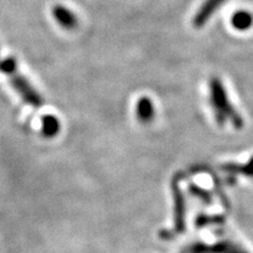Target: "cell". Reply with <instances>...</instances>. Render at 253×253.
Wrapping results in <instances>:
<instances>
[{"mask_svg":"<svg viewBox=\"0 0 253 253\" xmlns=\"http://www.w3.org/2000/svg\"><path fill=\"white\" fill-rule=\"evenodd\" d=\"M210 90V104L212 107L214 119L219 126L231 123L235 128L242 129L244 126V120L232 106L229 95L219 78H212L209 82Z\"/></svg>","mask_w":253,"mask_h":253,"instance_id":"1","label":"cell"},{"mask_svg":"<svg viewBox=\"0 0 253 253\" xmlns=\"http://www.w3.org/2000/svg\"><path fill=\"white\" fill-rule=\"evenodd\" d=\"M171 191H172V197H173V231L172 232H162V233H173V236H179L182 233H184L186 224H185V199L183 196V192L179 186V178L172 179L171 182Z\"/></svg>","mask_w":253,"mask_h":253,"instance_id":"2","label":"cell"},{"mask_svg":"<svg viewBox=\"0 0 253 253\" xmlns=\"http://www.w3.org/2000/svg\"><path fill=\"white\" fill-rule=\"evenodd\" d=\"M9 80H11L12 87L14 88L15 91L20 95V97L25 102L30 106L34 107V108H40L42 107L43 100L41 97V95L34 89V87L32 86L31 82L24 77L23 74H20L19 72L13 73L12 75H9Z\"/></svg>","mask_w":253,"mask_h":253,"instance_id":"3","label":"cell"},{"mask_svg":"<svg viewBox=\"0 0 253 253\" xmlns=\"http://www.w3.org/2000/svg\"><path fill=\"white\" fill-rule=\"evenodd\" d=\"M182 253H249L245 249L230 240H220L212 245L204 243H194L185 248Z\"/></svg>","mask_w":253,"mask_h":253,"instance_id":"4","label":"cell"},{"mask_svg":"<svg viewBox=\"0 0 253 253\" xmlns=\"http://www.w3.org/2000/svg\"><path fill=\"white\" fill-rule=\"evenodd\" d=\"M226 1L227 0H205L203 4L201 5V7L198 8V11L196 12L194 20H192L194 26L196 28H202L204 25H207L211 17H212L218 9L220 8V6H223Z\"/></svg>","mask_w":253,"mask_h":253,"instance_id":"5","label":"cell"},{"mask_svg":"<svg viewBox=\"0 0 253 253\" xmlns=\"http://www.w3.org/2000/svg\"><path fill=\"white\" fill-rule=\"evenodd\" d=\"M54 20L66 31H73L78 27L79 19L74 12L63 5H55L52 8Z\"/></svg>","mask_w":253,"mask_h":253,"instance_id":"6","label":"cell"},{"mask_svg":"<svg viewBox=\"0 0 253 253\" xmlns=\"http://www.w3.org/2000/svg\"><path fill=\"white\" fill-rule=\"evenodd\" d=\"M155 106L153 100L149 99L148 96L141 97L136 103V116H137L138 121L143 125H148L155 119Z\"/></svg>","mask_w":253,"mask_h":253,"instance_id":"7","label":"cell"},{"mask_svg":"<svg viewBox=\"0 0 253 253\" xmlns=\"http://www.w3.org/2000/svg\"><path fill=\"white\" fill-rule=\"evenodd\" d=\"M231 25L239 32L249 31L253 26V14L245 9L237 11L231 17Z\"/></svg>","mask_w":253,"mask_h":253,"instance_id":"8","label":"cell"},{"mask_svg":"<svg viewBox=\"0 0 253 253\" xmlns=\"http://www.w3.org/2000/svg\"><path fill=\"white\" fill-rule=\"evenodd\" d=\"M61 123L54 115H45L41 119V134L46 138H53L59 135Z\"/></svg>","mask_w":253,"mask_h":253,"instance_id":"9","label":"cell"},{"mask_svg":"<svg viewBox=\"0 0 253 253\" xmlns=\"http://www.w3.org/2000/svg\"><path fill=\"white\" fill-rule=\"evenodd\" d=\"M221 170L229 172L230 175H243L253 178V156L245 164L225 163L221 166Z\"/></svg>","mask_w":253,"mask_h":253,"instance_id":"10","label":"cell"},{"mask_svg":"<svg viewBox=\"0 0 253 253\" xmlns=\"http://www.w3.org/2000/svg\"><path fill=\"white\" fill-rule=\"evenodd\" d=\"M225 221V218L221 214H199L196 218L195 224L197 227H205L211 225H219Z\"/></svg>","mask_w":253,"mask_h":253,"instance_id":"11","label":"cell"},{"mask_svg":"<svg viewBox=\"0 0 253 253\" xmlns=\"http://www.w3.org/2000/svg\"><path fill=\"white\" fill-rule=\"evenodd\" d=\"M190 194H191L194 197L198 198L199 201H202L205 204H211L212 203V196H211L210 192L208 190H205L201 186L196 185V184H190L189 188Z\"/></svg>","mask_w":253,"mask_h":253,"instance_id":"12","label":"cell"},{"mask_svg":"<svg viewBox=\"0 0 253 253\" xmlns=\"http://www.w3.org/2000/svg\"><path fill=\"white\" fill-rule=\"evenodd\" d=\"M0 72L4 73L7 77L12 75L15 72H18V62L15 58L8 56V58L0 60Z\"/></svg>","mask_w":253,"mask_h":253,"instance_id":"13","label":"cell"}]
</instances>
